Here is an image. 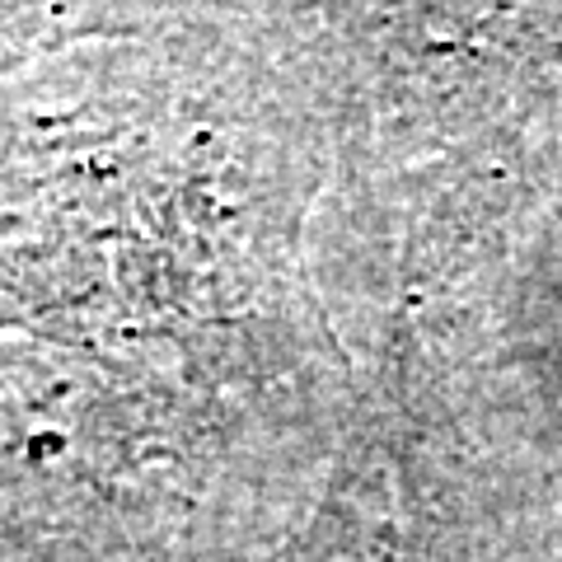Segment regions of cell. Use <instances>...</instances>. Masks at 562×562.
Listing matches in <instances>:
<instances>
[]
</instances>
